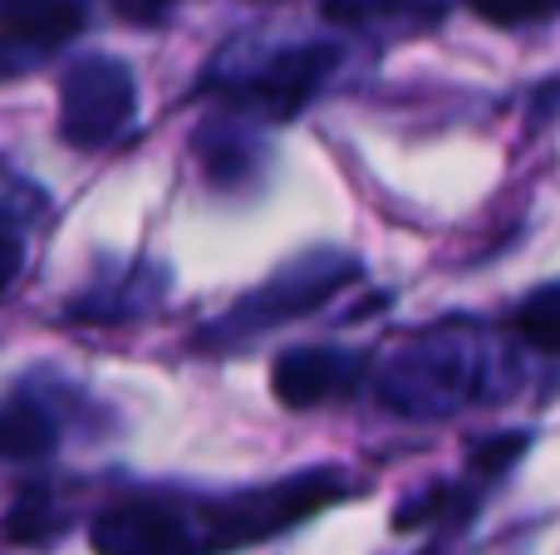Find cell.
I'll use <instances>...</instances> for the list:
<instances>
[{
	"label": "cell",
	"mask_w": 560,
	"mask_h": 555,
	"mask_svg": "<svg viewBox=\"0 0 560 555\" xmlns=\"http://www.w3.org/2000/svg\"><path fill=\"white\" fill-rule=\"evenodd\" d=\"M516 383H522L516 340L463 315L423 324L378 364H369L374 399L413 423H443L477 403H502L512 399Z\"/></svg>",
	"instance_id": "1"
},
{
	"label": "cell",
	"mask_w": 560,
	"mask_h": 555,
	"mask_svg": "<svg viewBox=\"0 0 560 555\" xmlns=\"http://www.w3.org/2000/svg\"><path fill=\"white\" fill-rule=\"evenodd\" d=\"M345 64L339 39H236L207 64L202 94L232 118L256 128L290 123L300 108H310Z\"/></svg>",
	"instance_id": "2"
},
{
	"label": "cell",
	"mask_w": 560,
	"mask_h": 555,
	"mask_svg": "<svg viewBox=\"0 0 560 555\" xmlns=\"http://www.w3.org/2000/svg\"><path fill=\"white\" fill-rule=\"evenodd\" d=\"M359 275H364V265L349 251H339V246H310V251L290 256L285 265H276L242 300L226 305V310L197 334V350H207V354L252 350L266 334L285 330V324L305 320V315L325 310L329 300H339L349 285H359Z\"/></svg>",
	"instance_id": "3"
},
{
	"label": "cell",
	"mask_w": 560,
	"mask_h": 555,
	"mask_svg": "<svg viewBox=\"0 0 560 555\" xmlns=\"http://www.w3.org/2000/svg\"><path fill=\"white\" fill-rule=\"evenodd\" d=\"M138 123V79L124 59L84 55L59 79V138L79 153H104Z\"/></svg>",
	"instance_id": "4"
},
{
	"label": "cell",
	"mask_w": 560,
	"mask_h": 555,
	"mask_svg": "<svg viewBox=\"0 0 560 555\" xmlns=\"http://www.w3.org/2000/svg\"><path fill=\"white\" fill-rule=\"evenodd\" d=\"M173 291V275L158 261H104L79 295H69L65 320L74 324H133L148 320Z\"/></svg>",
	"instance_id": "5"
},
{
	"label": "cell",
	"mask_w": 560,
	"mask_h": 555,
	"mask_svg": "<svg viewBox=\"0 0 560 555\" xmlns=\"http://www.w3.org/2000/svg\"><path fill=\"white\" fill-rule=\"evenodd\" d=\"M364 383H369V359L354 350H335V344H300V350H285L271 364V393L295 413L345 403Z\"/></svg>",
	"instance_id": "6"
},
{
	"label": "cell",
	"mask_w": 560,
	"mask_h": 555,
	"mask_svg": "<svg viewBox=\"0 0 560 555\" xmlns=\"http://www.w3.org/2000/svg\"><path fill=\"white\" fill-rule=\"evenodd\" d=\"M192 153H197L202 177L212 187H222V192H246L252 182H261L271 147H266V138H261L256 123L232 118V114L217 108V114L202 118V128H197Z\"/></svg>",
	"instance_id": "7"
},
{
	"label": "cell",
	"mask_w": 560,
	"mask_h": 555,
	"mask_svg": "<svg viewBox=\"0 0 560 555\" xmlns=\"http://www.w3.org/2000/svg\"><path fill=\"white\" fill-rule=\"evenodd\" d=\"M59 438H65L59 399L39 379L0 399V462H39L59 448Z\"/></svg>",
	"instance_id": "8"
},
{
	"label": "cell",
	"mask_w": 560,
	"mask_h": 555,
	"mask_svg": "<svg viewBox=\"0 0 560 555\" xmlns=\"http://www.w3.org/2000/svg\"><path fill=\"white\" fill-rule=\"evenodd\" d=\"M447 15V0H325V20L369 39H413Z\"/></svg>",
	"instance_id": "9"
},
{
	"label": "cell",
	"mask_w": 560,
	"mask_h": 555,
	"mask_svg": "<svg viewBox=\"0 0 560 555\" xmlns=\"http://www.w3.org/2000/svg\"><path fill=\"white\" fill-rule=\"evenodd\" d=\"M84 25V0H5L0 5V35H15L49 55Z\"/></svg>",
	"instance_id": "10"
},
{
	"label": "cell",
	"mask_w": 560,
	"mask_h": 555,
	"mask_svg": "<svg viewBox=\"0 0 560 555\" xmlns=\"http://www.w3.org/2000/svg\"><path fill=\"white\" fill-rule=\"evenodd\" d=\"M506 334H512L522 350L546 354V359H560V281L536 285V291L512 310Z\"/></svg>",
	"instance_id": "11"
},
{
	"label": "cell",
	"mask_w": 560,
	"mask_h": 555,
	"mask_svg": "<svg viewBox=\"0 0 560 555\" xmlns=\"http://www.w3.org/2000/svg\"><path fill=\"white\" fill-rule=\"evenodd\" d=\"M69 521V507L55 497L49 487H30L25 497H15V507H10L5 517V536L10 541H25V546H45V541H55L59 531H65Z\"/></svg>",
	"instance_id": "12"
},
{
	"label": "cell",
	"mask_w": 560,
	"mask_h": 555,
	"mask_svg": "<svg viewBox=\"0 0 560 555\" xmlns=\"http://www.w3.org/2000/svg\"><path fill=\"white\" fill-rule=\"evenodd\" d=\"M472 15H482L497 29H522V25H546L560 15V0H467Z\"/></svg>",
	"instance_id": "13"
},
{
	"label": "cell",
	"mask_w": 560,
	"mask_h": 555,
	"mask_svg": "<svg viewBox=\"0 0 560 555\" xmlns=\"http://www.w3.org/2000/svg\"><path fill=\"white\" fill-rule=\"evenodd\" d=\"M39 212H45V192H39L30 177L0 167V232H20V226Z\"/></svg>",
	"instance_id": "14"
},
{
	"label": "cell",
	"mask_w": 560,
	"mask_h": 555,
	"mask_svg": "<svg viewBox=\"0 0 560 555\" xmlns=\"http://www.w3.org/2000/svg\"><path fill=\"white\" fill-rule=\"evenodd\" d=\"M39 59H45L39 45H25V39H15V35H0V84L20 79L25 69H35Z\"/></svg>",
	"instance_id": "15"
},
{
	"label": "cell",
	"mask_w": 560,
	"mask_h": 555,
	"mask_svg": "<svg viewBox=\"0 0 560 555\" xmlns=\"http://www.w3.org/2000/svg\"><path fill=\"white\" fill-rule=\"evenodd\" d=\"M20 271H25V241L20 232H0V295L15 285Z\"/></svg>",
	"instance_id": "16"
},
{
	"label": "cell",
	"mask_w": 560,
	"mask_h": 555,
	"mask_svg": "<svg viewBox=\"0 0 560 555\" xmlns=\"http://www.w3.org/2000/svg\"><path fill=\"white\" fill-rule=\"evenodd\" d=\"M114 10L124 20H133V25H158V20H167L177 10V0H114Z\"/></svg>",
	"instance_id": "17"
}]
</instances>
